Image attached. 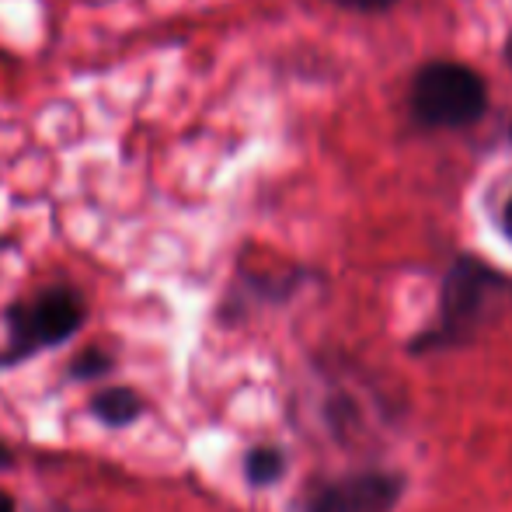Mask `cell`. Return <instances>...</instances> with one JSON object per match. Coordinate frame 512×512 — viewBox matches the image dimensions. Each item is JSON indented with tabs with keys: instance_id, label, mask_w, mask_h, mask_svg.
Here are the masks:
<instances>
[{
	"instance_id": "6da1fadb",
	"label": "cell",
	"mask_w": 512,
	"mask_h": 512,
	"mask_svg": "<svg viewBox=\"0 0 512 512\" xmlns=\"http://www.w3.org/2000/svg\"><path fill=\"white\" fill-rule=\"evenodd\" d=\"M512 307V279L499 269L485 265L481 258L464 255L450 265L439 293V314L425 331L411 338L408 349L415 356L446 352L467 345L474 335L488 328L499 314Z\"/></svg>"
},
{
	"instance_id": "7a4b0ae2",
	"label": "cell",
	"mask_w": 512,
	"mask_h": 512,
	"mask_svg": "<svg viewBox=\"0 0 512 512\" xmlns=\"http://www.w3.org/2000/svg\"><path fill=\"white\" fill-rule=\"evenodd\" d=\"M88 317L84 297L74 286H42L32 297L14 300L4 310V366H18L25 359L39 356V352L53 349V345L67 342L70 335H77Z\"/></svg>"
},
{
	"instance_id": "3957f363",
	"label": "cell",
	"mask_w": 512,
	"mask_h": 512,
	"mask_svg": "<svg viewBox=\"0 0 512 512\" xmlns=\"http://www.w3.org/2000/svg\"><path fill=\"white\" fill-rule=\"evenodd\" d=\"M408 108L425 129H467L485 115L488 84L467 63L432 60L411 77Z\"/></svg>"
},
{
	"instance_id": "277c9868",
	"label": "cell",
	"mask_w": 512,
	"mask_h": 512,
	"mask_svg": "<svg viewBox=\"0 0 512 512\" xmlns=\"http://www.w3.org/2000/svg\"><path fill=\"white\" fill-rule=\"evenodd\" d=\"M408 478L387 467H363V471L324 478L304 492L300 512H394L405 499Z\"/></svg>"
},
{
	"instance_id": "5b68a950",
	"label": "cell",
	"mask_w": 512,
	"mask_h": 512,
	"mask_svg": "<svg viewBox=\"0 0 512 512\" xmlns=\"http://www.w3.org/2000/svg\"><path fill=\"white\" fill-rule=\"evenodd\" d=\"M143 411H147V401H143L133 387H108V391H98L95 398H91V415L102 425H112V429L133 425Z\"/></svg>"
},
{
	"instance_id": "8992f818",
	"label": "cell",
	"mask_w": 512,
	"mask_h": 512,
	"mask_svg": "<svg viewBox=\"0 0 512 512\" xmlns=\"http://www.w3.org/2000/svg\"><path fill=\"white\" fill-rule=\"evenodd\" d=\"M283 474H286V453L279 446H255L244 457V478L255 488L276 485Z\"/></svg>"
},
{
	"instance_id": "52a82bcc",
	"label": "cell",
	"mask_w": 512,
	"mask_h": 512,
	"mask_svg": "<svg viewBox=\"0 0 512 512\" xmlns=\"http://www.w3.org/2000/svg\"><path fill=\"white\" fill-rule=\"evenodd\" d=\"M74 377H102V373L112 370V356L102 349H88V352H81V356L74 359Z\"/></svg>"
},
{
	"instance_id": "ba28073f",
	"label": "cell",
	"mask_w": 512,
	"mask_h": 512,
	"mask_svg": "<svg viewBox=\"0 0 512 512\" xmlns=\"http://www.w3.org/2000/svg\"><path fill=\"white\" fill-rule=\"evenodd\" d=\"M331 4L345 7V11H387V7H394L398 0H331Z\"/></svg>"
},
{
	"instance_id": "9c48e42d",
	"label": "cell",
	"mask_w": 512,
	"mask_h": 512,
	"mask_svg": "<svg viewBox=\"0 0 512 512\" xmlns=\"http://www.w3.org/2000/svg\"><path fill=\"white\" fill-rule=\"evenodd\" d=\"M502 234L512 241V196H509V203L502 206Z\"/></svg>"
},
{
	"instance_id": "30bf717a",
	"label": "cell",
	"mask_w": 512,
	"mask_h": 512,
	"mask_svg": "<svg viewBox=\"0 0 512 512\" xmlns=\"http://www.w3.org/2000/svg\"><path fill=\"white\" fill-rule=\"evenodd\" d=\"M0 512H14V499L7 492H0Z\"/></svg>"
},
{
	"instance_id": "8fae6325",
	"label": "cell",
	"mask_w": 512,
	"mask_h": 512,
	"mask_svg": "<svg viewBox=\"0 0 512 512\" xmlns=\"http://www.w3.org/2000/svg\"><path fill=\"white\" fill-rule=\"evenodd\" d=\"M506 60H509V67H512V35H509V42H506Z\"/></svg>"
},
{
	"instance_id": "7c38bea8",
	"label": "cell",
	"mask_w": 512,
	"mask_h": 512,
	"mask_svg": "<svg viewBox=\"0 0 512 512\" xmlns=\"http://www.w3.org/2000/svg\"><path fill=\"white\" fill-rule=\"evenodd\" d=\"M509 133H512V126H509Z\"/></svg>"
}]
</instances>
